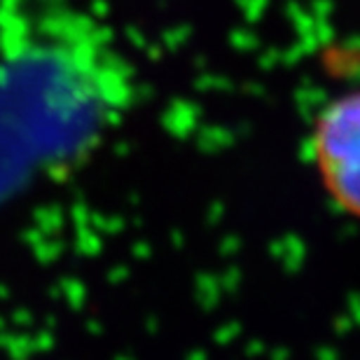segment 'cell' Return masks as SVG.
<instances>
[{"mask_svg": "<svg viewBox=\"0 0 360 360\" xmlns=\"http://www.w3.org/2000/svg\"><path fill=\"white\" fill-rule=\"evenodd\" d=\"M309 157L337 211L360 220V87L319 110L309 131Z\"/></svg>", "mask_w": 360, "mask_h": 360, "instance_id": "cell-1", "label": "cell"}]
</instances>
